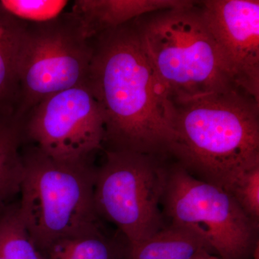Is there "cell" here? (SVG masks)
Segmentation results:
<instances>
[{
  "label": "cell",
  "mask_w": 259,
  "mask_h": 259,
  "mask_svg": "<svg viewBox=\"0 0 259 259\" xmlns=\"http://www.w3.org/2000/svg\"><path fill=\"white\" fill-rule=\"evenodd\" d=\"M91 40L87 82L102 110L107 150L168 157L173 105L156 80L134 20Z\"/></svg>",
  "instance_id": "obj_1"
},
{
  "label": "cell",
  "mask_w": 259,
  "mask_h": 259,
  "mask_svg": "<svg viewBox=\"0 0 259 259\" xmlns=\"http://www.w3.org/2000/svg\"><path fill=\"white\" fill-rule=\"evenodd\" d=\"M168 158L229 192L259 163V101L241 89L173 105Z\"/></svg>",
  "instance_id": "obj_2"
},
{
  "label": "cell",
  "mask_w": 259,
  "mask_h": 259,
  "mask_svg": "<svg viewBox=\"0 0 259 259\" xmlns=\"http://www.w3.org/2000/svg\"><path fill=\"white\" fill-rule=\"evenodd\" d=\"M198 4L134 20L156 80L172 105L238 88L223 68Z\"/></svg>",
  "instance_id": "obj_3"
},
{
  "label": "cell",
  "mask_w": 259,
  "mask_h": 259,
  "mask_svg": "<svg viewBox=\"0 0 259 259\" xmlns=\"http://www.w3.org/2000/svg\"><path fill=\"white\" fill-rule=\"evenodd\" d=\"M22 158L19 213L41 253L100 223L94 199L96 169L91 163L56 161L35 146Z\"/></svg>",
  "instance_id": "obj_4"
},
{
  "label": "cell",
  "mask_w": 259,
  "mask_h": 259,
  "mask_svg": "<svg viewBox=\"0 0 259 259\" xmlns=\"http://www.w3.org/2000/svg\"><path fill=\"white\" fill-rule=\"evenodd\" d=\"M105 153L95 171V209L132 246L166 226L161 199L168 157L115 150Z\"/></svg>",
  "instance_id": "obj_5"
},
{
  "label": "cell",
  "mask_w": 259,
  "mask_h": 259,
  "mask_svg": "<svg viewBox=\"0 0 259 259\" xmlns=\"http://www.w3.org/2000/svg\"><path fill=\"white\" fill-rule=\"evenodd\" d=\"M161 205L170 223L198 229L221 259H253L259 248V224L234 197L174 161L165 163Z\"/></svg>",
  "instance_id": "obj_6"
},
{
  "label": "cell",
  "mask_w": 259,
  "mask_h": 259,
  "mask_svg": "<svg viewBox=\"0 0 259 259\" xmlns=\"http://www.w3.org/2000/svg\"><path fill=\"white\" fill-rule=\"evenodd\" d=\"M93 52L92 40L81 36L68 14L48 23H26L17 64L15 119L21 120L46 97L86 82Z\"/></svg>",
  "instance_id": "obj_7"
},
{
  "label": "cell",
  "mask_w": 259,
  "mask_h": 259,
  "mask_svg": "<svg viewBox=\"0 0 259 259\" xmlns=\"http://www.w3.org/2000/svg\"><path fill=\"white\" fill-rule=\"evenodd\" d=\"M30 112L27 136L56 161L90 163L105 143L102 110L87 81L46 97Z\"/></svg>",
  "instance_id": "obj_8"
},
{
  "label": "cell",
  "mask_w": 259,
  "mask_h": 259,
  "mask_svg": "<svg viewBox=\"0 0 259 259\" xmlns=\"http://www.w3.org/2000/svg\"><path fill=\"white\" fill-rule=\"evenodd\" d=\"M199 5L228 77L259 101L258 0H207Z\"/></svg>",
  "instance_id": "obj_9"
},
{
  "label": "cell",
  "mask_w": 259,
  "mask_h": 259,
  "mask_svg": "<svg viewBox=\"0 0 259 259\" xmlns=\"http://www.w3.org/2000/svg\"><path fill=\"white\" fill-rule=\"evenodd\" d=\"M194 3L188 0H77L68 15L81 36L90 40L143 15L190 6Z\"/></svg>",
  "instance_id": "obj_10"
},
{
  "label": "cell",
  "mask_w": 259,
  "mask_h": 259,
  "mask_svg": "<svg viewBox=\"0 0 259 259\" xmlns=\"http://www.w3.org/2000/svg\"><path fill=\"white\" fill-rule=\"evenodd\" d=\"M211 252L198 229L170 223L148 239L131 246L130 259H202Z\"/></svg>",
  "instance_id": "obj_11"
},
{
  "label": "cell",
  "mask_w": 259,
  "mask_h": 259,
  "mask_svg": "<svg viewBox=\"0 0 259 259\" xmlns=\"http://www.w3.org/2000/svg\"><path fill=\"white\" fill-rule=\"evenodd\" d=\"M130 252L125 237L107 234L100 223L84 233L55 242L42 253L45 259H130Z\"/></svg>",
  "instance_id": "obj_12"
},
{
  "label": "cell",
  "mask_w": 259,
  "mask_h": 259,
  "mask_svg": "<svg viewBox=\"0 0 259 259\" xmlns=\"http://www.w3.org/2000/svg\"><path fill=\"white\" fill-rule=\"evenodd\" d=\"M23 139L20 121L0 111V213L20 194L23 164L20 149Z\"/></svg>",
  "instance_id": "obj_13"
},
{
  "label": "cell",
  "mask_w": 259,
  "mask_h": 259,
  "mask_svg": "<svg viewBox=\"0 0 259 259\" xmlns=\"http://www.w3.org/2000/svg\"><path fill=\"white\" fill-rule=\"evenodd\" d=\"M25 24L0 7V111H10L18 100L17 64Z\"/></svg>",
  "instance_id": "obj_14"
},
{
  "label": "cell",
  "mask_w": 259,
  "mask_h": 259,
  "mask_svg": "<svg viewBox=\"0 0 259 259\" xmlns=\"http://www.w3.org/2000/svg\"><path fill=\"white\" fill-rule=\"evenodd\" d=\"M0 255L3 259H45L12 203L0 213Z\"/></svg>",
  "instance_id": "obj_15"
},
{
  "label": "cell",
  "mask_w": 259,
  "mask_h": 259,
  "mask_svg": "<svg viewBox=\"0 0 259 259\" xmlns=\"http://www.w3.org/2000/svg\"><path fill=\"white\" fill-rule=\"evenodd\" d=\"M68 3L65 0H0V7L18 20L40 24L59 18Z\"/></svg>",
  "instance_id": "obj_16"
},
{
  "label": "cell",
  "mask_w": 259,
  "mask_h": 259,
  "mask_svg": "<svg viewBox=\"0 0 259 259\" xmlns=\"http://www.w3.org/2000/svg\"><path fill=\"white\" fill-rule=\"evenodd\" d=\"M229 193L248 217L259 224V163L245 171Z\"/></svg>",
  "instance_id": "obj_17"
},
{
  "label": "cell",
  "mask_w": 259,
  "mask_h": 259,
  "mask_svg": "<svg viewBox=\"0 0 259 259\" xmlns=\"http://www.w3.org/2000/svg\"><path fill=\"white\" fill-rule=\"evenodd\" d=\"M204 259H217V258H212V257L210 256V255H209L208 256L206 257V258H204Z\"/></svg>",
  "instance_id": "obj_18"
},
{
  "label": "cell",
  "mask_w": 259,
  "mask_h": 259,
  "mask_svg": "<svg viewBox=\"0 0 259 259\" xmlns=\"http://www.w3.org/2000/svg\"><path fill=\"white\" fill-rule=\"evenodd\" d=\"M0 259H3V257H2L1 255H0Z\"/></svg>",
  "instance_id": "obj_19"
},
{
  "label": "cell",
  "mask_w": 259,
  "mask_h": 259,
  "mask_svg": "<svg viewBox=\"0 0 259 259\" xmlns=\"http://www.w3.org/2000/svg\"><path fill=\"white\" fill-rule=\"evenodd\" d=\"M207 256H208V255H207ZM206 257H207V256H206ZM206 257H204V258H202V259H204V258H206Z\"/></svg>",
  "instance_id": "obj_20"
}]
</instances>
